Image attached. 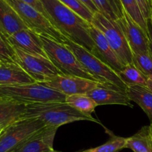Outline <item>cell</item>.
I'll return each instance as SVG.
<instances>
[{
	"label": "cell",
	"instance_id": "6da1fadb",
	"mask_svg": "<svg viewBox=\"0 0 152 152\" xmlns=\"http://www.w3.org/2000/svg\"><path fill=\"white\" fill-rule=\"evenodd\" d=\"M47 19L66 39L92 52L90 35L91 24L79 16L59 0H40Z\"/></svg>",
	"mask_w": 152,
	"mask_h": 152
},
{
	"label": "cell",
	"instance_id": "7a4b0ae2",
	"mask_svg": "<svg viewBox=\"0 0 152 152\" xmlns=\"http://www.w3.org/2000/svg\"><path fill=\"white\" fill-rule=\"evenodd\" d=\"M22 119H37L45 126L56 128L82 120L99 123L93 117H88L80 113L65 101L28 104Z\"/></svg>",
	"mask_w": 152,
	"mask_h": 152
},
{
	"label": "cell",
	"instance_id": "3957f363",
	"mask_svg": "<svg viewBox=\"0 0 152 152\" xmlns=\"http://www.w3.org/2000/svg\"><path fill=\"white\" fill-rule=\"evenodd\" d=\"M74 53L85 69L98 82L111 88L126 92V85L122 81L120 76L105 62L85 48L67 39L65 44Z\"/></svg>",
	"mask_w": 152,
	"mask_h": 152
},
{
	"label": "cell",
	"instance_id": "277c9868",
	"mask_svg": "<svg viewBox=\"0 0 152 152\" xmlns=\"http://www.w3.org/2000/svg\"><path fill=\"white\" fill-rule=\"evenodd\" d=\"M48 58L63 75L74 76L97 81L81 65L74 53L65 44L40 36ZM98 82V81H97Z\"/></svg>",
	"mask_w": 152,
	"mask_h": 152
},
{
	"label": "cell",
	"instance_id": "5b68a950",
	"mask_svg": "<svg viewBox=\"0 0 152 152\" xmlns=\"http://www.w3.org/2000/svg\"><path fill=\"white\" fill-rule=\"evenodd\" d=\"M0 96L26 105L38 102H65L66 95L39 83L0 86Z\"/></svg>",
	"mask_w": 152,
	"mask_h": 152
},
{
	"label": "cell",
	"instance_id": "8992f818",
	"mask_svg": "<svg viewBox=\"0 0 152 152\" xmlns=\"http://www.w3.org/2000/svg\"><path fill=\"white\" fill-rule=\"evenodd\" d=\"M17 13L27 27L39 36L48 37L61 44H65V38L42 14L22 0H5Z\"/></svg>",
	"mask_w": 152,
	"mask_h": 152
},
{
	"label": "cell",
	"instance_id": "52a82bcc",
	"mask_svg": "<svg viewBox=\"0 0 152 152\" xmlns=\"http://www.w3.org/2000/svg\"><path fill=\"white\" fill-rule=\"evenodd\" d=\"M91 25L100 31L125 65L133 63V53L117 21L110 19L100 12L94 14Z\"/></svg>",
	"mask_w": 152,
	"mask_h": 152
},
{
	"label": "cell",
	"instance_id": "ba28073f",
	"mask_svg": "<svg viewBox=\"0 0 152 152\" xmlns=\"http://www.w3.org/2000/svg\"><path fill=\"white\" fill-rule=\"evenodd\" d=\"M45 125L37 119H21L0 134V152H13Z\"/></svg>",
	"mask_w": 152,
	"mask_h": 152
},
{
	"label": "cell",
	"instance_id": "9c48e42d",
	"mask_svg": "<svg viewBox=\"0 0 152 152\" xmlns=\"http://www.w3.org/2000/svg\"><path fill=\"white\" fill-rule=\"evenodd\" d=\"M13 49L16 54V64L22 67L37 83H43L62 74L48 58L32 56L16 48Z\"/></svg>",
	"mask_w": 152,
	"mask_h": 152
},
{
	"label": "cell",
	"instance_id": "30bf717a",
	"mask_svg": "<svg viewBox=\"0 0 152 152\" xmlns=\"http://www.w3.org/2000/svg\"><path fill=\"white\" fill-rule=\"evenodd\" d=\"M40 84L57 91L66 96L73 94H86L91 90L99 86H106L97 81L63 74L53 77Z\"/></svg>",
	"mask_w": 152,
	"mask_h": 152
},
{
	"label": "cell",
	"instance_id": "8fae6325",
	"mask_svg": "<svg viewBox=\"0 0 152 152\" xmlns=\"http://www.w3.org/2000/svg\"><path fill=\"white\" fill-rule=\"evenodd\" d=\"M116 21L123 31L132 53H148V34L125 10L123 16Z\"/></svg>",
	"mask_w": 152,
	"mask_h": 152
},
{
	"label": "cell",
	"instance_id": "7c38bea8",
	"mask_svg": "<svg viewBox=\"0 0 152 152\" xmlns=\"http://www.w3.org/2000/svg\"><path fill=\"white\" fill-rule=\"evenodd\" d=\"M90 35L94 42V48L91 53L117 74L120 72L125 67V64L111 48L102 33L91 25Z\"/></svg>",
	"mask_w": 152,
	"mask_h": 152
},
{
	"label": "cell",
	"instance_id": "4fadbf2b",
	"mask_svg": "<svg viewBox=\"0 0 152 152\" xmlns=\"http://www.w3.org/2000/svg\"><path fill=\"white\" fill-rule=\"evenodd\" d=\"M7 40L12 47L28 54L48 58L41 37L31 30H21L7 37Z\"/></svg>",
	"mask_w": 152,
	"mask_h": 152
},
{
	"label": "cell",
	"instance_id": "5bb4252c",
	"mask_svg": "<svg viewBox=\"0 0 152 152\" xmlns=\"http://www.w3.org/2000/svg\"><path fill=\"white\" fill-rule=\"evenodd\" d=\"M59 128L45 126L36 132L13 152H49L53 149V141Z\"/></svg>",
	"mask_w": 152,
	"mask_h": 152
},
{
	"label": "cell",
	"instance_id": "9a60e30c",
	"mask_svg": "<svg viewBox=\"0 0 152 152\" xmlns=\"http://www.w3.org/2000/svg\"><path fill=\"white\" fill-rule=\"evenodd\" d=\"M86 94L91 98L96 105H121L133 107L132 101L126 92L117 89L110 88L106 86H99L93 89Z\"/></svg>",
	"mask_w": 152,
	"mask_h": 152
},
{
	"label": "cell",
	"instance_id": "2e32d148",
	"mask_svg": "<svg viewBox=\"0 0 152 152\" xmlns=\"http://www.w3.org/2000/svg\"><path fill=\"white\" fill-rule=\"evenodd\" d=\"M23 29L29 28L5 0H0V31L7 38Z\"/></svg>",
	"mask_w": 152,
	"mask_h": 152
},
{
	"label": "cell",
	"instance_id": "e0dca14e",
	"mask_svg": "<svg viewBox=\"0 0 152 152\" xmlns=\"http://www.w3.org/2000/svg\"><path fill=\"white\" fill-rule=\"evenodd\" d=\"M37 83L22 67L16 63H2L0 65V86L31 84Z\"/></svg>",
	"mask_w": 152,
	"mask_h": 152
},
{
	"label": "cell",
	"instance_id": "ac0fdd59",
	"mask_svg": "<svg viewBox=\"0 0 152 152\" xmlns=\"http://www.w3.org/2000/svg\"><path fill=\"white\" fill-rule=\"evenodd\" d=\"M26 105L25 103L0 96V124L7 127L22 119Z\"/></svg>",
	"mask_w": 152,
	"mask_h": 152
},
{
	"label": "cell",
	"instance_id": "d6986e66",
	"mask_svg": "<svg viewBox=\"0 0 152 152\" xmlns=\"http://www.w3.org/2000/svg\"><path fill=\"white\" fill-rule=\"evenodd\" d=\"M126 94L135 103L137 104L152 123V92L146 87L139 86H129L126 91Z\"/></svg>",
	"mask_w": 152,
	"mask_h": 152
},
{
	"label": "cell",
	"instance_id": "ffe728a7",
	"mask_svg": "<svg viewBox=\"0 0 152 152\" xmlns=\"http://www.w3.org/2000/svg\"><path fill=\"white\" fill-rule=\"evenodd\" d=\"M126 148H130L134 152H152L150 126H144L137 133L127 138Z\"/></svg>",
	"mask_w": 152,
	"mask_h": 152
},
{
	"label": "cell",
	"instance_id": "44dd1931",
	"mask_svg": "<svg viewBox=\"0 0 152 152\" xmlns=\"http://www.w3.org/2000/svg\"><path fill=\"white\" fill-rule=\"evenodd\" d=\"M65 102L88 117H92L91 114L98 106L96 102L87 94L67 95L65 97Z\"/></svg>",
	"mask_w": 152,
	"mask_h": 152
},
{
	"label": "cell",
	"instance_id": "7402d4cb",
	"mask_svg": "<svg viewBox=\"0 0 152 152\" xmlns=\"http://www.w3.org/2000/svg\"><path fill=\"white\" fill-rule=\"evenodd\" d=\"M118 74L127 87L134 86L146 87V77L134 65V63L125 65L123 69L119 72Z\"/></svg>",
	"mask_w": 152,
	"mask_h": 152
},
{
	"label": "cell",
	"instance_id": "603a6c76",
	"mask_svg": "<svg viewBox=\"0 0 152 152\" xmlns=\"http://www.w3.org/2000/svg\"><path fill=\"white\" fill-rule=\"evenodd\" d=\"M123 10L132 17V19L148 34V23L144 19L141 10L135 0H120Z\"/></svg>",
	"mask_w": 152,
	"mask_h": 152
},
{
	"label": "cell",
	"instance_id": "cb8c5ba5",
	"mask_svg": "<svg viewBox=\"0 0 152 152\" xmlns=\"http://www.w3.org/2000/svg\"><path fill=\"white\" fill-rule=\"evenodd\" d=\"M126 140L127 138L112 136L111 139L103 145L96 148H89L83 152H117L126 148Z\"/></svg>",
	"mask_w": 152,
	"mask_h": 152
},
{
	"label": "cell",
	"instance_id": "d4e9b609",
	"mask_svg": "<svg viewBox=\"0 0 152 152\" xmlns=\"http://www.w3.org/2000/svg\"><path fill=\"white\" fill-rule=\"evenodd\" d=\"M133 63L146 78L152 77V57L149 53L133 54Z\"/></svg>",
	"mask_w": 152,
	"mask_h": 152
},
{
	"label": "cell",
	"instance_id": "484cf974",
	"mask_svg": "<svg viewBox=\"0 0 152 152\" xmlns=\"http://www.w3.org/2000/svg\"><path fill=\"white\" fill-rule=\"evenodd\" d=\"M0 60L4 63H16L13 48L7 38L0 31Z\"/></svg>",
	"mask_w": 152,
	"mask_h": 152
},
{
	"label": "cell",
	"instance_id": "4316f807",
	"mask_svg": "<svg viewBox=\"0 0 152 152\" xmlns=\"http://www.w3.org/2000/svg\"><path fill=\"white\" fill-rule=\"evenodd\" d=\"M65 6L75 12L76 13L86 19L91 24L92 19L94 13H92L85 4H83L80 0H59Z\"/></svg>",
	"mask_w": 152,
	"mask_h": 152
},
{
	"label": "cell",
	"instance_id": "83f0119b",
	"mask_svg": "<svg viewBox=\"0 0 152 152\" xmlns=\"http://www.w3.org/2000/svg\"><path fill=\"white\" fill-rule=\"evenodd\" d=\"M92 1L97 7L99 12L107 18L113 20L119 19L110 0H92Z\"/></svg>",
	"mask_w": 152,
	"mask_h": 152
},
{
	"label": "cell",
	"instance_id": "f1b7e54d",
	"mask_svg": "<svg viewBox=\"0 0 152 152\" xmlns=\"http://www.w3.org/2000/svg\"><path fill=\"white\" fill-rule=\"evenodd\" d=\"M141 10L144 19L148 23L152 8V0H135Z\"/></svg>",
	"mask_w": 152,
	"mask_h": 152
},
{
	"label": "cell",
	"instance_id": "f546056e",
	"mask_svg": "<svg viewBox=\"0 0 152 152\" xmlns=\"http://www.w3.org/2000/svg\"><path fill=\"white\" fill-rule=\"evenodd\" d=\"M22 1H23L24 2L27 3V4L32 6L33 7H34L36 10H37L38 11H39L40 13H42V14L47 18V14H46L45 11V9L44 7H43V5L40 0H22Z\"/></svg>",
	"mask_w": 152,
	"mask_h": 152
},
{
	"label": "cell",
	"instance_id": "4dcf8cb0",
	"mask_svg": "<svg viewBox=\"0 0 152 152\" xmlns=\"http://www.w3.org/2000/svg\"><path fill=\"white\" fill-rule=\"evenodd\" d=\"M80 1H81L83 4H85V5H86L93 13L99 12L97 7H96L94 3L92 1V0H80Z\"/></svg>",
	"mask_w": 152,
	"mask_h": 152
},
{
	"label": "cell",
	"instance_id": "1f68e13d",
	"mask_svg": "<svg viewBox=\"0 0 152 152\" xmlns=\"http://www.w3.org/2000/svg\"><path fill=\"white\" fill-rule=\"evenodd\" d=\"M148 39H149V44H148V53L152 57V27L148 24Z\"/></svg>",
	"mask_w": 152,
	"mask_h": 152
},
{
	"label": "cell",
	"instance_id": "d6a6232c",
	"mask_svg": "<svg viewBox=\"0 0 152 152\" xmlns=\"http://www.w3.org/2000/svg\"><path fill=\"white\" fill-rule=\"evenodd\" d=\"M146 88L152 92V77L146 78Z\"/></svg>",
	"mask_w": 152,
	"mask_h": 152
},
{
	"label": "cell",
	"instance_id": "836d02e7",
	"mask_svg": "<svg viewBox=\"0 0 152 152\" xmlns=\"http://www.w3.org/2000/svg\"><path fill=\"white\" fill-rule=\"evenodd\" d=\"M148 24L152 27V8L151 10V15H150V19H149V22H148Z\"/></svg>",
	"mask_w": 152,
	"mask_h": 152
},
{
	"label": "cell",
	"instance_id": "e575fe53",
	"mask_svg": "<svg viewBox=\"0 0 152 152\" xmlns=\"http://www.w3.org/2000/svg\"><path fill=\"white\" fill-rule=\"evenodd\" d=\"M6 128V126H3V125H1L0 124V134L1 133V132H3V131L4 130V129H5Z\"/></svg>",
	"mask_w": 152,
	"mask_h": 152
},
{
	"label": "cell",
	"instance_id": "d590c367",
	"mask_svg": "<svg viewBox=\"0 0 152 152\" xmlns=\"http://www.w3.org/2000/svg\"><path fill=\"white\" fill-rule=\"evenodd\" d=\"M150 131H151V139H152V123H151L150 125Z\"/></svg>",
	"mask_w": 152,
	"mask_h": 152
},
{
	"label": "cell",
	"instance_id": "8d00e7d4",
	"mask_svg": "<svg viewBox=\"0 0 152 152\" xmlns=\"http://www.w3.org/2000/svg\"><path fill=\"white\" fill-rule=\"evenodd\" d=\"M49 152H61V151H56V150H54V149H53V150H51V151H50Z\"/></svg>",
	"mask_w": 152,
	"mask_h": 152
},
{
	"label": "cell",
	"instance_id": "74e56055",
	"mask_svg": "<svg viewBox=\"0 0 152 152\" xmlns=\"http://www.w3.org/2000/svg\"><path fill=\"white\" fill-rule=\"evenodd\" d=\"M1 63H2V62H1V60H0V65H1Z\"/></svg>",
	"mask_w": 152,
	"mask_h": 152
},
{
	"label": "cell",
	"instance_id": "f35d334b",
	"mask_svg": "<svg viewBox=\"0 0 152 152\" xmlns=\"http://www.w3.org/2000/svg\"></svg>",
	"mask_w": 152,
	"mask_h": 152
}]
</instances>
